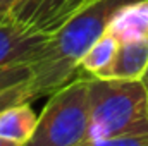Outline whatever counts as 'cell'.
Instances as JSON below:
<instances>
[{"label":"cell","instance_id":"6da1fadb","mask_svg":"<svg viewBox=\"0 0 148 146\" xmlns=\"http://www.w3.org/2000/svg\"><path fill=\"white\" fill-rule=\"evenodd\" d=\"M127 0H90L60 28L50 33L43 53L31 64L28 102L50 96L79 72L81 60L91 45L107 31L112 12Z\"/></svg>","mask_w":148,"mask_h":146},{"label":"cell","instance_id":"7a4b0ae2","mask_svg":"<svg viewBox=\"0 0 148 146\" xmlns=\"http://www.w3.org/2000/svg\"><path fill=\"white\" fill-rule=\"evenodd\" d=\"M84 76L88 79V139L148 132V91L141 79Z\"/></svg>","mask_w":148,"mask_h":146},{"label":"cell","instance_id":"3957f363","mask_svg":"<svg viewBox=\"0 0 148 146\" xmlns=\"http://www.w3.org/2000/svg\"><path fill=\"white\" fill-rule=\"evenodd\" d=\"M88 139V79L76 76L48 96L33 136L23 146H79Z\"/></svg>","mask_w":148,"mask_h":146},{"label":"cell","instance_id":"277c9868","mask_svg":"<svg viewBox=\"0 0 148 146\" xmlns=\"http://www.w3.org/2000/svg\"><path fill=\"white\" fill-rule=\"evenodd\" d=\"M50 33L31 29L12 17L0 19V69L31 65L48 45Z\"/></svg>","mask_w":148,"mask_h":146},{"label":"cell","instance_id":"5b68a950","mask_svg":"<svg viewBox=\"0 0 148 146\" xmlns=\"http://www.w3.org/2000/svg\"><path fill=\"white\" fill-rule=\"evenodd\" d=\"M107 33L119 43L148 40V0H127L112 12Z\"/></svg>","mask_w":148,"mask_h":146},{"label":"cell","instance_id":"8992f818","mask_svg":"<svg viewBox=\"0 0 148 146\" xmlns=\"http://www.w3.org/2000/svg\"><path fill=\"white\" fill-rule=\"evenodd\" d=\"M148 67V40L119 43L115 59L103 77L110 79H141Z\"/></svg>","mask_w":148,"mask_h":146},{"label":"cell","instance_id":"52a82bcc","mask_svg":"<svg viewBox=\"0 0 148 146\" xmlns=\"http://www.w3.org/2000/svg\"><path fill=\"white\" fill-rule=\"evenodd\" d=\"M38 115L31 108V103H16L0 112V138L24 145L35 132Z\"/></svg>","mask_w":148,"mask_h":146},{"label":"cell","instance_id":"ba28073f","mask_svg":"<svg viewBox=\"0 0 148 146\" xmlns=\"http://www.w3.org/2000/svg\"><path fill=\"white\" fill-rule=\"evenodd\" d=\"M62 2L64 0H21L12 10L10 17L31 29L47 31Z\"/></svg>","mask_w":148,"mask_h":146},{"label":"cell","instance_id":"9c48e42d","mask_svg":"<svg viewBox=\"0 0 148 146\" xmlns=\"http://www.w3.org/2000/svg\"><path fill=\"white\" fill-rule=\"evenodd\" d=\"M117 48H119V41L105 31L84 53L79 65V72L95 77H103L115 59Z\"/></svg>","mask_w":148,"mask_h":146},{"label":"cell","instance_id":"30bf717a","mask_svg":"<svg viewBox=\"0 0 148 146\" xmlns=\"http://www.w3.org/2000/svg\"><path fill=\"white\" fill-rule=\"evenodd\" d=\"M79 146H148V132L145 134H126V136H115L107 139H97V141H84Z\"/></svg>","mask_w":148,"mask_h":146},{"label":"cell","instance_id":"8fae6325","mask_svg":"<svg viewBox=\"0 0 148 146\" xmlns=\"http://www.w3.org/2000/svg\"><path fill=\"white\" fill-rule=\"evenodd\" d=\"M29 79H31V65H16V67L0 69V91L26 83Z\"/></svg>","mask_w":148,"mask_h":146},{"label":"cell","instance_id":"7c38bea8","mask_svg":"<svg viewBox=\"0 0 148 146\" xmlns=\"http://www.w3.org/2000/svg\"><path fill=\"white\" fill-rule=\"evenodd\" d=\"M88 2L90 0H64L62 5H60V9L57 10V14L52 17V21H50V24L47 28V33H53L57 28H60L69 17H73L74 14L79 9H83Z\"/></svg>","mask_w":148,"mask_h":146},{"label":"cell","instance_id":"4fadbf2b","mask_svg":"<svg viewBox=\"0 0 148 146\" xmlns=\"http://www.w3.org/2000/svg\"><path fill=\"white\" fill-rule=\"evenodd\" d=\"M23 102L29 103L28 102V81L0 91V112L5 110L7 107H10V105L23 103Z\"/></svg>","mask_w":148,"mask_h":146},{"label":"cell","instance_id":"5bb4252c","mask_svg":"<svg viewBox=\"0 0 148 146\" xmlns=\"http://www.w3.org/2000/svg\"><path fill=\"white\" fill-rule=\"evenodd\" d=\"M21 0H0V19H7L10 17L12 10L16 9V5Z\"/></svg>","mask_w":148,"mask_h":146},{"label":"cell","instance_id":"9a60e30c","mask_svg":"<svg viewBox=\"0 0 148 146\" xmlns=\"http://www.w3.org/2000/svg\"><path fill=\"white\" fill-rule=\"evenodd\" d=\"M0 146H21V145H17V143H14V141H7V139H2V138H0Z\"/></svg>","mask_w":148,"mask_h":146},{"label":"cell","instance_id":"2e32d148","mask_svg":"<svg viewBox=\"0 0 148 146\" xmlns=\"http://www.w3.org/2000/svg\"><path fill=\"white\" fill-rule=\"evenodd\" d=\"M141 83H143V86L147 88V91H148V67L145 71V74H143V77H141Z\"/></svg>","mask_w":148,"mask_h":146}]
</instances>
